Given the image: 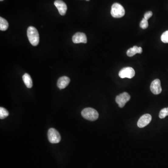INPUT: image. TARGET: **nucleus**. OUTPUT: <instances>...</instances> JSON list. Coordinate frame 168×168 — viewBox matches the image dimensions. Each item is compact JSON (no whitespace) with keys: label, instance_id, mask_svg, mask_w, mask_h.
Masks as SVG:
<instances>
[{"label":"nucleus","instance_id":"9b49d317","mask_svg":"<svg viewBox=\"0 0 168 168\" xmlns=\"http://www.w3.org/2000/svg\"><path fill=\"white\" fill-rule=\"evenodd\" d=\"M70 82V80L68 77L63 76L60 77L57 81V87L60 89L65 88L67 87Z\"/></svg>","mask_w":168,"mask_h":168},{"label":"nucleus","instance_id":"7ed1b4c3","mask_svg":"<svg viewBox=\"0 0 168 168\" xmlns=\"http://www.w3.org/2000/svg\"><path fill=\"white\" fill-rule=\"evenodd\" d=\"M125 11L124 8L118 3H115L111 8V14L114 18H121L125 15Z\"/></svg>","mask_w":168,"mask_h":168},{"label":"nucleus","instance_id":"2eb2a0df","mask_svg":"<svg viewBox=\"0 0 168 168\" xmlns=\"http://www.w3.org/2000/svg\"><path fill=\"white\" fill-rule=\"evenodd\" d=\"M9 115V113L7 110L4 108L1 107L0 108V118L1 119H4L7 117Z\"/></svg>","mask_w":168,"mask_h":168},{"label":"nucleus","instance_id":"423d86ee","mask_svg":"<svg viewBox=\"0 0 168 168\" xmlns=\"http://www.w3.org/2000/svg\"><path fill=\"white\" fill-rule=\"evenodd\" d=\"M135 71L134 69L130 67L123 68L122 69L119 73V76L122 79L124 78H129L132 79L135 76Z\"/></svg>","mask_w":168,"mask_h":168},{"label":"nucleus","instance_id":"aec40b11","mask_svg":"<svg viewBox=\"0 0 168 168\" xmlns=\"http://www.w3.org/2000/svg\"><path fill=\"white\" fill-rule=\"evenodd\" d=\"M0 1H3V0H0Z\"/></svg>","mask_w":168,"mask_h":168},{"label":"nucleus","instance_id":"9d476101","mask_svg":"<svg viewBox=\"0 0 168 168\" xmlns=\"http://www.w3.org/2000/svg\"><path fill=\"white\" fill-rule=\"evenodd\" d=\"M54 5L59 10V13L61 15H66L67 7V4L63 1L61 0H56L55 1Z\"/></svg>","mask_w":168,"mask_h":168},{"label":"nucleus","instance_id":"1a4fd4ad","mask_svg":"<svg viewBox=\"0 0 168 168\" xmlns=\"http://www.w3.org/2000/svg\"><path fill=\"white\" fill-rule=\"evenodd\" d=\"M73 42L75 43H87V37L83 33L77 32L73 36Z\"/></svg>","mask_w":168,"mask_h":168},{"label":"nucleus","instance_id":"f257e3e1","mask_svg":"<svg viewBox=\"0 0 168 168\" xmlns=\"http://www.w3.org/2000/svg\"><path fill=\"white\" fill-rule=\"evenodd\" d=\"M27 36L32 46H36L39 42V35L37 29L34 27L30 26L27 29Z\"/></svg>","mask_w":168,"mask_h":168},{"label":"nucleus","instance_id":"6e6552de","mask_svg":"<svg viewBox=\"0 0 168 168\" xmlns=\"http://www.w3.org/2000/svg\"><path fill=\"white\" fill-rule=\"evenodd\" d=\"M152 120V117L149 114H145L142 116L137 122L138 127L140 128H144L149 124Z\"/></svg>","mask_w":168,"mask_h":168},{"label":"nucleus","instance_id":"412c9836","mask_svg":"<svg viewBox=\"0 0 168 168\" xmlns=\"http://www.w3.org/2000/svg\"><path fill=\"white\" fill-rule=\"evenodd\" d=\"M86 1H89V0H86Z\"/></svg>","mask_w":168,"mask_h":168},{"label":"nucleus","instance_id":"0eeeda50","mask_svg":"<svg viewBox=\"0 0 168 168\" xmlns=\"http://www.w3.org/2000/svg\"><path fill=\"white\" fill-rule=\"evenodd\" d=\"M150 90L153 94L156 95L159 94L162 92V89L159 79H156L152 82L150 85Z\"/></svg>","mask_w":168,"mask_h":168},{"label":"nucleus","instance_id":"f3484780","mask_svg":"<svg viewBox=\"0 0 168 168\" xmlns=\"http://www.w3.org/2000/svg\"><path fill=\"white\" fill-rule=\"evenodd\" d=\"M140 26L141 28L142 29H146L149 26V23H148V20L145 19V18H143L142 20L140 22Z\"/></svg>","mask_w":168,"mask_h":168},{"label":"nucleus","instance_id":"f03ea898","mask_svg":"<svg viewBox=\"0 0 168 168\" xmlns=\"http://www.w3.org/2000/svg\"><path fill=\"white\" fill-rule=\"evenodd\" d=\"M81 115L84 118L89 121H96L99 117L98 112L94 109L91 108L84 109L82 111Z\"/></svg>","mask_w":168,"mask_h":168},{"label":"nucleus","instance_id":"39448f33","mask_svg":"<svg viewBox=\"0 0 168 168\" xmlns=\"http://www.w3.org/2000/svg\"><path fill=\"white\" fill-rule=\"evenodd\" d=\"M130 99V96L126 92L122 93L116 97L115 101L119 105V107L122 108L124 107L127 102Z\"/></svg>","mask_w":168,"mask_h":168},{"label":"nucleus","instance_id":"ddd939ff","mask_svg":"<svg viewBox=\"0 0 168 168\" xmlns=\"http://www.w3.org/2000/svg\"><path fill=\"white\" fill-rule=\"evenodd\" d=\"M22 80H23V82L27 87L28 88L32 87V86H33L32 80L31 79V77L29 74H24L22 76Z\"/></svg>","mask_w":168,"mask_h":168},{"label":"nucleus","instance_id":"6ab92c4d","mask_svg":"<svg viewBox=\"0 0 168 168\" xmlns=\"http://www.w3.org/2000/svg\"><path fill=\"white\" fill-rule=\"evenodd\" d=\"M152 15H153V13L151 11H148V12H146L144 14V18L148 20L152 16Z\"/></svg>","mask_w":168,"mask_h":168},{"label":"nucleus","instance_id":"4468645a","mask_svg":"<svg viewBox=\"0 0 168 168\" xmlns=\"http://www.w3.org/2000/svg\"><path fill=\"white\" fill-rule=\"evenodd\" d=\"M9 27V23L7 21L2 17H0V29L2 31L7 30Z\"/></svg>","mask_w":168,"mask_h":168},{"label":"nucleus","instance_id":"f8f14e48","mask_svg":"<svg viewBox=\"0 0 168 168\" xmlns=\"http://www.w3.org/2000/svg\"><path fill=\"white\" fill-rule=\"evenodd\" d=\"M142 52V49L141 47L134 46L133 47L127 50V54L129 57H133L137 53L141 54Z\"/></svg>","mask_w":168,"mask_h":168},{"label":"nucleus","instance_id":"dca6fc26","mask_svg":"<svg viewBox=\"0 0 168 168\" xmlns=\"http://www.w3.org/2000/svg\"><path fill=\"white\" fill-rule=\"evenodd\" d=\"M168 115V108L162 109L159 113V117L161 119H163Z\"/></svg>","mask_w":168,"mask_h":168},{"label":"nucleus","instance_id":"20e7f679","mask_svg":"<svg viewBox=\"0 0 168 168\" xmlns=\"http://www.w3.org/2000/svg\"><path fill=\"white\" fill-rule=\"evenodd\" d=\"M48 137L49 141L51 143H59L61 140L60 133L53 128L49 129L48 132Z\"/></svg>","mask_w":168,"mask_h":168},{"label":"nucleus","instance_id":"a211bd4d","mask_svg":"<svg viewBox=\"0 0 168 168\" xmlns=\"http://www.w3.org/2000/svg\"><path fill=\"white\" fill-rule=\"evenodd\" d=\"M161 39L164 43H168V30L163 32L161 36Z\"/></svg>","mask_w":168,"mask_h":168}]
</instances>
